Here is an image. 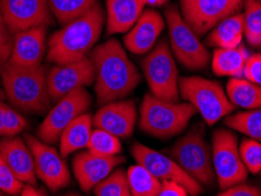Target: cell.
Returning <instances> with one entry per match:
<instances>
[{
	"instance_id": "6da1fadb",
	"label": "cell",
	"mask_w": 261,
	"mask_h": 196,
	"mask_svg": "<svg viewBox=\"0 0 261 196\" xmlns=\"http://www.w3.org/2000/svg\"><path fill=\"white\" fill-rule=\"evenodd\" d=\"M95 94L100 106L125 99L140 82V74L120 42L111 39L92 49Z\"/></svg>"
},
{
	"instance_id": "7a4b0ae2",
	"label": "cell",
	"mask_w": 261,
	"mask_h": 196,
	"mask_svg": "<svg viewBox=\"0 0 261 196\" xmlns=\"http://www.w3.org/2000/svg\"><path fill=\"white\" fill-rule=\"evenodd\" d=\"M106 13L97 4L90 12L64 25L48 40L47 60L56 65L73 63L90 55L100 39Z\"/></svg>"
},
{
	"instance_id": "3957f363",
	"label": "cell",
	"mask_w": 261,
	"mask_h": 196,
	"mask_svg": "<svg viewBox=\"0 0 261 196\" xmlns=\"http://www.w3.org/2000/svg\"><path fill=\"white\" fill-rule=\"evenodd\" d=\"M4 91L9 101L18 109L43 114L51 106L45 66L21 67L7 61L0 66Z\"/></svg>"
},
{
	"instance_id": "277c9868",
	"label": "cell",
	"mask_w": 261,
	"mask_h": 196,
	"mask_svg": "<svg viewBox=\"0 0 261 196\" xmlns=\"http://www.w3.org/2000/svg\"><path fill=\"white\" fill-rule=\"evenodd\" d=\"M195 113L189 102H168L146 93L140 106L139 127L148 135L167 140L182 133Z\"/></svg>"
},
{
	"instance_id": "5b68a950",
	"label": "cell",
	"mask_w": 261,
	"mask_h": 196,
	"mask_svg": "<svg viewBox=\"0 0 261 196\" xmlns=\"http://www.w3.org/2000/svg\"><path fill=\"white\" fill-rule=\"evenodd\" d=\"M180 97L201 114L207 125L213 126L231 114L234 107L219 82L201 76H185L179 79Z\"/></svg>"
},
{
	"instance_id": "8992f818",
	"label": "cell",
	"mask_w": 261,
	"mask_h": 196,
	"mask_svg": "<svg viewBox=\"0 0 261 196\" xmlns=\"http://www.w3.org/2000/svg\"><path fill=\"white\" fill-rule=\"evenodd\" d=\"M170 155L191 178L208 188L213 187L216 173L212 163V149L199 127L193 126L176 141L171 148Z\"/></svg>"
},
{
	"instance_id": "52a82bcc",
	"label": "cell",
	"mask_w": 261,
	"mask_h": 196,
	"mask_svg": "<svg viewBox=\"0 0 261 196\" xmlns=\"http://www.w3.org/2000/svg\"><path fill=\"white\" fill-rule=\"evenodd\" d=\"M143 71L152 95L164 101L179 102V73L166 40H160L144 58Z\"/></svg>"
},
{
	"instance_id": "ba28073f",
	"label": "cell",
	"mask_w": 261,
	"mask_h": 196,
	"mask_svg": "<svg viewBox=\"0 0 261 196\" xmlns=\"http://www.w3.org/2000/svg\"><path fill=\"white\" fill-rule=\"evenodd\" d=\"M165 20L168 27L172 54L185 68L192 71L203 70L210 63V53L193 32L181 12L174 5L165 11Z\"/></svg>"
},
{
	"instance_id": "9c48e42d",
	"label": "cell",
	"mask_w": 261,
	"mask_h": 196,
	"mask_svg": "<svg viewBox=\"0 0 261 196\" xmlns=\"http://www.w3.org/2000/svg\"><path fill=\"white\" fill-rule=\"evenodd\" d=\"M212 163L221 190L246 181L248 171L241 160L236 134L217 129L212 136Z\"/></svg>"
},
{
	"instance_id": "30bf717a",
	"label": "cell",
	"mask_w": 261,
	"mask_h": 196,
	"mask_svg": "<svg viewBox=\"0 0 261 196\" xmlns=\"http://www.w3.org/2000/svg\"><path fill=\"white\" fill-rule=\"evenodd\" d=\"M92 102L91 94L84 88L71 92L58 100L56 106L46 115L37 132V137L46 144L52 145L59 141L61 133L66 127L78 118L86 113Z\"/></svg>"
},
{
	"instance_id": "8fae6325",
	"label": "cell",
	"mask_w": 261,
	"mask_h": 196,
	"mask_svg": "<svg viewBox=\"0 0 261 196\" xmlns=\"http://www.w3.org/2000/svg\"><path fill=\"white\" fill-rule=\"evenodd\" d=\"M180 9L186 24L202 37L221 20L239 13L243 0H180Z\"/></svg>"
},
{
	"instance_id": "7c38bea8",
	"label": "cell",
	"mask_w": 261,
	"mask_h": 196,
	"mask_svg": "<svg viewBox=\"0 0 261 196\" xmlns=\"http://www.w3.org/2000/svg\"><path fill=\"white\" fill-rule=\"evenodd\" d=\"M130 153L137 164L145 167L160 181H173L181 184L190 196H198L203 191L201 183L191 178L170 156L164 155L163 153L148 148L139 142H134Z\"/></svg>"
},
{
	"instance_id": "4fadbf2b",
	"label": "cell",
	"mask_w": 261,
	"mask_h": 196,
	"mask_svg": "<svg viewBox=\"0 0 261 196\" xmlns=\"http://www.w3.org/2000/svg\"><path fill=\"white\" fill-rule=\"evenodd\" d=\"M25 141L32 152L36 174L46 187L53 193L67 187L71 182V173L64 156L55 147L31 134L25 135Z\"/></svg>"
},
{
	"instance_id": "5bb4252c",
	"label": "cell",
	"mask_w": 261,
	"mask_h": 196,
	"mask_svg": "<svg viewBox=\"0 0 261 196\" xmlns=\"http://www.w3.org/2000/svg\"><path fill=\"white\" fill-rule=\"evenodd\" d=\"M95 81V68L90 55L73 63L55 65L47 74L49 98L58 101L71 92L84 88Z\"/></svg>"
},
{
	"instance_id": "9a60e30c",
	"label": "cell",
	"mask_w": 261,
	"mask_h": 196,
	"mask_svg": "<svg viewBox=\"0 0 261 196\" xmlns=\"http://www.w3.org/2000/svg\"><path fill=\"white\" fill-rule=\"evenodd\" d=\"M0 12L14 34L52 22L48 0H0Z\"/></svg>"
},
{
	"instance_id": "2e32d148",
	"label": "cell",
	"mask_w": 261,
	"mask_h": 196,
	"mask_svg": "<svg viewBox=\"0 0 261 196\" xmlns=\"http://www.w3.org/2000/svg\"><path fill=\"white\" fill-rule=\"evenodd\" d=\"M126 159L121 155L101 156L94 153L80 152L73 157V172L80 189L88 193L105 180Z\"/></svg>"
},
{
	"instance_id": "e0dca14e",
	"label": "cell",
	"mask_w": 261,
	"mask_h": 196,
	"mask_svg": "<svg viewBox=\"0 0 261 196\" xmlns=\"http://www.w3.org/2000/svg\"><path fill=\"white\" fill-rule=\"evenodd\" d=\"M137 121L136 105L130 100H119L106 103L93 115V127L117 136L128 139Z\"/></svg>"
},
{
	"instance_id": "ac0fdd59",
	"label": "cell",
	"mask_w": 261,
	"mask_h": 196,
	"mask_svg": "<svg viewBox=\"0 0 261 196\" xmlns=\"http://www.w3.org/2000/svg\"><path fill=\"white\" fill-rule=\"evenodd\" d=\"M164 27L165 20L158 11L144 10L133 27L125 36V47L133 54H147L156 45Z\"/></svg>"
},
{
	"instance_id": "d6986e66",
	"label": "cell",
	"mask_w": 261,
	"mask_h": 196,
	"mask_svg": "<svg viewBox=\"0 0 261 196\" xmlns=\"http://www.w3.org/2000/svg\"><path fill=\"white\" fill-rule=\"evenodd\" d=\"M46 26H38L15 33L7 61L21 67L41 66L46 52Z\"/></svg>"
},
{
	"instance_id": "ffe728a7",
	"label": "cell",
	"mask_w": 261,
	"mask_h": 196,
	"mask_svg": "<svg viewBox=\"0 0 261 196\" xmlns=\"http://www.w3.org/2000/svg\"><path fill=\"white\" fill-rule=\"evenodd\" d=\"M0 156L22 183L36 187L37 174L34 159L28 144L19 137L0 140Z\"/></svg>"
},
{
	"instance_id": "44dd1931",
	"label": "cell",
	"mask_w": 261,
	"mask_h": 196,
	"mask_svg": "<svg viewBox=\"0 0 261 196\" xmlns=\"http://www.w3.org/2000/svg\"><path fill=\"white\" fill-rule=\"evenodd\" d=\"M148 0H106V32L126 33L144 12Z\"/></svg>"
},
{
	"instance_id": "7402d4cb",
	"label": "cell",
	"mask_w": 261,
	"mask_h": 196,
	"mask_svg": "<svg viewBox=\"0 0 261 196\" xmlns=\"http://www.w3.org/2000/svg\"><path fill=\"white\" fill-rule=\"evenodd\" d=\"M93 132V117L84 113L75 118L60 135V154L67 156L79 149L87 148L91 134Z\"/></svg>"
},
{
	"instance_id": "603a6c76",
	"label": "cell",
	"mask_w": 261,
	"mask_h": 196,
	"mask_svg": "<svg viewBox=\"0 0 261 196\" xmlns=\"http://www.w3.org/2000/svg\"><path fill=\"white\" fill-rule=\"evenodd\" d=\"M244 37V15L233 14L221 20L211 30L207 44L217 48H236L241 45Z\"/></svg>"
},
{
	"instance_id": "cb8c5ba5",
	"label": "cell",
	"mask_w": 261,
	"mask_h": 196,
	"mask_svg": "<svg viewBox=\"0 0 261 196\" xmlns=\"http://www.w3.org/2000/svg\"><path fill=\"white\" fill-rule=\"evenodd\" d=\"M247 58L243 44L236 48H217L212 55V71L218 76L241 78Z\"/></svg>"
},
{
	"instance_id": "d4e9b609",
	"label": "cell",
	"mask_w": 261,
	"mask_h": 196,
	"mask_svg": "<svg viewBox=\"0 0 261 196\" xmlns=\"http://www.w3.org/2000/svg\"><path fill=\"white\" fill-rule=\"evenodd\" d=\"M226 93L234 107H239L245 110L261 108V86L246 79H229L226 86Z\"/></svg>"
},
{
	"instance_id": "484cf974",
	"label": "cell",
	"mask_w": 261,
	"mask_h": 196,
	"mask_svg": "<svg viewBox=\"0 0 261 196\" xmlns=\"http://www.w3.org/2000/svg\"><path fill=\"white\" fill-rule=\"evenodd\" d=\"M127 181L133 196H156L161 188V181L140 164L130 166L127 172Z\"/></svg>"
},
{
	"instance_id": "4316f807",
	"label": "cell",
	"mask_w": 261,
	"mask_h": 196,
	"mask_svg": "<svg viewBox=\"0 0 261 196\" xmlns=\"http://www.w3.org/2000/svg\"><path fill=\"white\" fill-rule=\"evenodd\" d=\"M52 14L61 25H66L93 9L98 0H48Z\"/></svg>"
},
{
	"instance_id": "83f0119b",
	"label": "cell",
	"mask_w": 261,
	"mask_h": 196,
	"mask_svg": "<svg viewBox=\"0 0 261 196\" xmlns=\"http://www.w3.org/2000/svg\"><path fill=\"white\" fill-rule=\"evenodd\" d=\"M224 124L253 140L261 142V108L229 114L225 118Z\"/></svg>"
},
{
	"instance_id": "f1b7e54d",
	"label": "cell",
	"mask_w": 261,
	"mask_h": 196,
	"mask_svg": "<svg viewBox=\"0 0 261 196\" xmlns=\"http://www.w3.org/2000/svg\"><path fill=\"white\" fill-rule=\"evenodd\" d=\"M244 36L253 47H261V3L243 0Z\"/></svg>"
},
{
	"instance_id": "f546056e",
	"label": "cell",
	"mask_w": 261,
	"mask_h": 196,
	"mask_svg": "<svg viewBox=\"0 0 261 196\" xmlns=\"http://www.w3.org/2000/svg\"><path fill=\"white\" fill-rule=\"evenodd\" d=\"M95 196H133L130 193L127 175L124 169L113 171L94 188Z\"/></svg>"
},
{
	"instance_id": "4dcf8cb0",
	"label": "cell",
	"mask_w": 261,
	"mask_h": 196,
	"mask_svg": "<svg viewBox=\"0 0 261 196\" xmlns=\"http://www.w3.org/2000/svg\"><path fill=\"white\" fill-rule=\"evenodd\" d=\"M87 149L91 153L101 156H113L120 154L122 146L120 139L105 130L95 128L91 134Z\"/></svg>"
},
{
	"instance_id": "1f68e13d",
	"label": "cell",
	"mask_w": 261,
	"mask_h": 196,
	"mask_svg": "<svg viewBox=\"0 0 261 196\" xmlns=\"http://www.w3.org/2000/svg\"><path fill=\"white\" fill-rule=\"evenodd\" d=\"M239 153L248 172L253 174L261 173V142L253 139L243 140L239 146Z\"/></svg>"
},
{
	"instance_id": "d6a6232c",
	"label": "cell",
	"mask_w": 261,
	"mask_h": 196,
	"mask_svg": "<svg viewBox=\"0 0 261 196\" xmlns=\"http://www.w3.org/2000/svg\"><path fill=\"white\" fill-rule=\"evenodd\" d=\"M25 183L13 174L10 167L0 156V189L11 196H20Z\"/></svg>"
},
{
	"instance_id": "836d02e7",
	"label": "cell",
	"mask_w": 261,
	"mask_h": 196,
	"mask_svg": "<svg viewBox=\"0 0 261 196\" xmlns=\"http://www.w3.org/2000/svg\"><path fill=\"white\" fill-rule=\"evenodd\" d=\"M26 126H28V122L25 118L14 108H11L6 105L5 112H4V136L13 137L18 135L26 128Z\"/></svg>"
},
{
	"instance_id": "e575fe53",
	"label": "cell",
	"mask_w": 261,
	"mask_h": 196,
	"mask_svg": "<svg viewBox=\"0 0 261 196\" xmlns=\"http://www.w3.org/2000/svg\"><path fill=\"white\" fill-rule=\"evenodd\" d=\"M11 31L7 27L3 14L0 12V66L7 63L12 52L13 39H11Z\"/></svg>"
},
{
	"instance_id": "d590c367",
	"label": "cell",
	"mask_w": 261,
	"mask_h": 196,
	"mask_svg": "<svg viewBox=\"0 0 261 196\" xmlns=\"http://www.w3.org/2000/svg\"><path fill=\"white\" fill-rule=\"evenodd\" d=\"M243 75L248 81L261 86V54L248 55Z\"/></svg>"
},
{
	"instance_id": "8d00e7d4",
	"label": "cell",
	"mask_w": 261,
	"mask_h": 196,
	"mask_svg": "<svg viewBox=\"0 0 261 196\" xmlns=\"http://www.w3.org/2000/svg\"><path fill=\"white\" fill-rule=\"evenodd\" d=\"M218 196H261V189L253 184L241 182L221 190Z\"/></svg>"
},
{
	"instance_id": "74e56055",
	"label": "cell",
	"mask_w": 261,
	"mask_h": 196,
	"mask_svg": "<svg viewBox=\"0 0 261 196\" xmlns=\"http://www.w3.org/2000/svg\"><path fill=\"white\" fill-rule=\"evenodd\" d=\"M156 196H189L181 184L173 181H163L159 194Z\"/></svg>"
},
{
	"instance_id": "f35d334b",
	"label": "cell",
	"mask_w": 261,
	"mask_h": 196,
	"mask_svg": "<svg viewBox=\"0 0 261 196\" xmlns=\"http://www.w3.org/2000/svg\"><path fill=\"white\" fill-rule=\"evenodd\" d=\"M20 196H48L44 188H36L30 184H25Z\"/></svg>"
},
{
	"instance_id": "ab89813d",
	"label": "cell",
	"mask_w": 261,
	"mask_h": 196,
	"mask_svg": "<svg viewBox=\"0 0 261 196\" xmlns=\"http://www.w3.org/2000/svg\"><path fill=\"white\" fill-rule=\"evenodd\" d=\"M6 105L0 101V136H4V112H5Z\"/></svg>"
},
{
	"instance_id": "60d3db41",
	"label": "cell",
	"mask_w": 261,
	"mask_h": 196,
	"mask_svg": "<svg viewBox=\"0 0 261 196\" xmlns=\"http://www.w3.org/2000/svg\"><path fill=\"white\" fill-rule=\"evenodd\" d=\"M4 97H5V94H4V92L0 90V101H2V100L4 99Z\"/></svg>"
},
{
	"instance_id": "b9f144b4",
	"label": "cell",
	"mask_w": 261,
	"mask_h": 196,
	"mask_svg": "<svg viewBox=\"0 0 261 196\" xmlns=\"http://www.w3.org/2000/svg\"><path fill=\"white\" fill-rule=\"evenodd\" d=\"M0 196H11V195H9V194H6L5 191H3L2 189H0Z\"/></svg>"
},
{
	"instance_id": "7bdbcfd3",
	"label": "cell",
	"mask_w": 261,
	"mask_h": 196,
	"mask_svg": "<svg viewBox=\"0 0 261 196\" xmlns=\"http://www.w3.org/2000/svg\"><path fill=\"white\" fill-rule=\"evenodd\" d=\"M65 196H82V195H78V194H67V195H65Z\"/></svg>"
},
{
	"instance_id": "ee69618b",
	"label": "cell",
	"mask_w": 261,
	"mask_h": 196,
	"mask_svg": "<svg viewBox=\"0 0 261 196\" xmlns=\"http://www.w3.org/2000/svg\"><path fill=\"white\" fill-rule=\"evenodd\" d=\"M258 2H260V3H261V0H258Z\"/></svg>"
}]
</instances>
